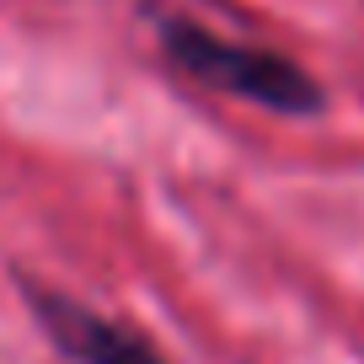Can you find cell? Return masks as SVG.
<instances>
[{"instance_id": "1", "label": "cell", "mask_w": 364, "mask_h": 364, "mask_svg": "<svg viewBox=\"0 0 364 364\" xmlns=\"http://www.w3.org/2000/svg\"><path fill=\"white\" fill-rule=\"evenodd\" d=\"M156 43L171 59V70H182L188 80H198L209 91H225V97H247V102L268 107V113L306 118L327 102L321 86L311 80V70H300L289 54L225 38L215 27L193 22V16H177V11L156 16Z\"/></svg>"}, {"instance_id": "2", "label": "cell", "mask_w": 364, "mask_h": 364, "mask_svg": "<svg viewBox=\"0 0 364 364\" xmlns=\"http://www.w3.org/2000/svg\"><path fill=\"white\" fill-rule=\"evenodd\" d=\"M16 289H22V306L33 311V321L43 327V338L70 364H166L156 343H145L129 321H113L102 311L80 306L75 295L43 284V279H22Z\"/></svg>"}]
</instances>
